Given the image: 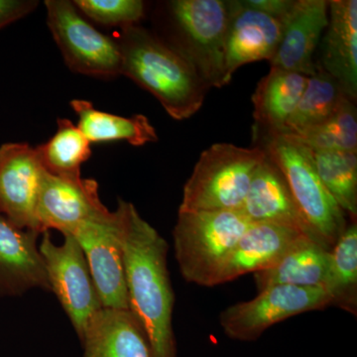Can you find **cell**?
Instances as JSON below:
<instances>
[{
    "label": "cell",
    "mask_w": 357,
    "mask_h": 357,
    "mask_svg": "<svg viewBox=\"0 0 357 357\" xmlns=\"http://www.w3.org/2000/svg\"><path fill=\"white\" fill-rule=\"evenodd\" d=\"M116 210L129 310L142 326L152 357H177L168 243L133 204L119 199Z\"/></svg>",
    "instance_id": "1"
},
{
    "label": "cell",
    "mask_w": 357,
    "mask_h": 357,
    "mask_svg": "<svg viewBox=\"0 0 357 357\" xmlns=\"http://www.w3.org/2000/svg\"><path fill=\"white\" fill-rule=\"evenodd\" d=\"M116 42L122 76L152 93L172 119L184 121L201 109L210 88L171 45L139 25L121 29Z\"/></svg>",
    "instance_id": "2"
},
{
    "label": "cell",
    "mask_w": 357,
    "mask_h": 357,
    "mask_svg": "<svg viewBox=\"0 0 357 357\" xmlns=\"http://www.w3.org/2000/svg\"><path fill=\"white\" fill-rule=\"evenodd\" d=\"M164 40L195 68L208 88L225 84V41L229 1L173 0L167 2Z\"/></svg>",
    "instance_id": "3"
},
{
    "label": "cell",
    "mask_w": 357,
    "mask_h": 357,
    "mask_svg": "<svg viewBox=\"0 0 357 357\" xmlns=\"http://www.w3.org/2000/svg\"><path fill=\"white\" fill-rule=\"evenodd\" d=\"M249 225L239 211H178L174 249L183 278L203 287L217 286L223 266Z\"/></svg>",
    "instance_id": "4"
},
{
    "label": "cell",
    "mask_w": 357,
    "mask_h": 357,
    "mask_svg": "<svg viewBox=\"0 0 357 357\" xmlns=\"http://www.w3.org/2000/svg\"><path fill=\"white\" fill-rule=\"evenodd\" d=\"M264 148L218 143L204 150L183 191L178 211H239Z\"/></svg>",
    "instance_id": "5"
},
{
    "label": "cell",
    "mask_w": 357,
    "mask_h": 357,
    "mask_svg": "<svg viewBox=\"0 0 357 357\" xmlns=\"http://www.w3.org/2000/svg\"><path fill=\"white\" fill-rule=\"evenodd\" d=\"M267 138L265 152L283 174L312 234L332 249L349 225L347 215L321 183L311 150L288 134Z\"/></svg>",
    "instance_id": "6"
},
{
    "label": "cell",
    "mask_w": 357,
    "mask_h": 357,
    "mask_svg": "<svg viewBox=\"0 0 357 357\" xmlns=\"http://www.w3.org/2000/svg\"><path fill=\"white\" fill-rule=\"evenodd\" d=\"M47 23L65 63L84 76L112 79L121 75L116 40L96 30L68 0H47Z\"/></svg>",
    "instance_id": "7"
},
{
    "label": "cell",
    "mask_w": 357,
    "mask_h": 357,
    "mask_svg": "<svg viewBox=\"0 0 357 357\" xmlns=\"http://www.w3.org/2000/svg\"><path fill=\"white\" fill-rule=\"evenodd\" d=\"M42 236L39 251L50 290L58 298L81 340L89 319L102 307L86 256L70 234H65L61 245L53 243L49 231Z\"/></svg>",
    "instance_id": "8"
},
{
    "label": "cell",
    "mask_w": 357,
    "mask_h": 357,
    "mask_svg": "<svg viewBox=\"0 0 357 357\" xmlns=\"http://www.w3.org/2000/svg\"><path fill=\"white\" fill-rule=\"evenodd\" d=\"M330 306L331 299L325 289L274 285L259 291L255 299L223 310L220 324L231 340L253 342L280 321Z\"/></svg>",
    "instance_id": "9"
},
{
    "label": "cell",
    "mask_w": 357,
    "mask_h": 357,
    "mask_svg": "<svg viewBox=\"0 0 357 357\" xmlns=\"http://www.w3.org/2000/svg\"><path fill=\"white\" fill-rule=\"evenodd\" d=\"M112 215L98 194V184L93 178H65L44 171L36 206V218L41 234L50 229L73 234L86 222H98Z\"/></svg>",
    "instance_id": "10"
},
{
    "label": "cell",
    "mask_w": 357,
    "mask_h": 357,
    "mask_svg": "<svg viewBox=\"0 0 357 357\" xmlns=\"http://www.w3.org/2000/svg\"><path fill=\"white\" fill-rule=\"evenodd\" d=\"M70 236L83 249L102 306L129 310L119 211L107 220L82 223Z\"/></svg>",
    "instance_id": "11"
},
{
    "label": "cell",
    "mask_w": 357,
    "mask_h": 357,
    "mask_svg": "<svg viewBox=\"0 0 357 357\" xmlns=\"http://www.w3.org/2000/svg\"><path fill=\"white\" fill-rule=\"evenodd\" d=\"M44 171L36 147L27 143L0 146V213L20 229L40 234L36 206Z\"/></svg>",
    "instance_id": "12"
},
{
    "label": "cell",
    "mask_w": 357,
    "mask_h": 357,
    "mask_svg": "<svg viewBox=\"0 0 357 357\" xmlns=\"http://www.w3.org/2000/svg\"><path fill=\"white\" fill-rule=\"evenodd\" d=\"M229 21L225 41V84L239 68L271 60L278 49L283 23L267 14L244 6L241 0L229 1Z\"/></svg>",
    "instance_id": "13"
},
{
    "label": "cell",
    "mask_w": 357,
    "mask_h": 357,
    "mask_svg": "<svg viewBox=\"0 0 357 357\" xmlns=\"http://www.w3.org/2000/svg\"><path fill=\"white\" fill-rule=\"evenodd\" d=\"M328 23V1L298 0L283 23L278 49L270 60L271 68L310 77L317 70L314 55Z\"/></svg>",
    "instance_id": "14"
},
{
    "label": "cell",
    "mask_w": 357,
    "mask_h": 357,
    "mask_svg": "<svg viewBox=\"0 0 357 357\" xmlns=\"http://www.w3.org/2000/svg\"><path fill=\"white\" fill-rule=\"evenodd\" d=\"M0 213V296H20L33 288L51 291L38 237Z\"/></svg>",
    "instance_id": "15"
},
{
    "label": "cell",
    "mask_w": 357,
    "mask_h": 357,
    "mask_svg": "<svg viewBox=\"0 0 357 357\" xmlns=\"http://www.w3.org/2000/svg\"><path fill=\"white\" fill-rule=\"evenodd\" d=\"M306 237L310 236L287 225L250 223L223 266L218 285L273 266Z\"/></svg>",
    "instance_id": "16"
},
{
    "label": "cell",
    "mask_w": 357,
    "mask_h": 357,
    "mask_svg": "<svg viewBox=\"0 0 357 357\" xmlns=\"http://www.w3.org/2000/svg\"><path fill=\"white\" fill-rule=\"evenodd\" d=\"M319 65L335 77L345 95L357 98V1H328V23L321 43Z\"/></svg>",
    "instance_id": "17"
},
{
    "label": "cell",
    "mask_w": 357,
    "mask_h": 357,
    "mask_svg": "<svg viewBox=\"0 0 357 357\" xmlns=\"http://www.w3.org/2000/svg\"><path fill=\"white\" fill-rule=\"evenodd\" d=\"M239 211L250 223L287 225L319 241L303 218L283 174L268 156L256 170Z\"/></svg>",
    "instance_id": "18"
},
{
    "label": "cell",
    "mask_w": 357,
    "mask_h": 357,
    "mask_svg": "<svg viewBox=\"0 0 357 357\" xmlns=\"http://www.w3.org/2000/svg\"><path fill=\"white\" fill-rule=\"evenodd\" d=\"M83 357H152L142 326L130 310L102 307L81 340Z\"/></svg>",
    "instance_id": "19"
},
{
    "label": "cell",
    "mask_w": 357,
    "mask_h": 357,
    "mask_svg": "<svg viewBox=\"0 0 357 357\" xmlns=\"http://www.w3.org/2000/svg\"><path fill=\"white\" fill-rule=\"evenodd\" d=\"M307 77L299 73L271 68L258 83L252 96L256 123L267 132V137L285 134L303 93Z\"/></svg>",
    "instance_id": "20"
},
{
    "label": "cell",
    "mask_w": 357,
    "mask_h": 357,
    "mask_svg": "<svg viewBox=\"0 0 357 357\" xmlns=\"http://www.w3.org/2000/svg\"><path fill=\"white\" fill-rule=\"evenodd\" d=\"M331 251L332 249L310 237L302 239L273 266L255 273L258 291L274 285L324 289Z\"/></svg>",
    "instance_id": "21"
},
{
    "label": "cell",
    "mask_w": 357,
    "mask_h": 357,
    "mask_svg": "<svg viewBox=\"0 0 357 357\" xmlns=\"http://www.w3.org/2000/svg\"><path fill=\"white\" fill-rule=\"evenodd\" d=\"M70 107L79 117L77 128L89 143L126 141L133 146H142L158 140L156 130L145 115L119 116L100 112L84 100H72Z\"/></svg>",
    "instance_id": "22"
},
{
    "label": "cell",
    "mask_w": 357,
    "mask_h": 357,
    "mask_svg": "<svg viewBox=\"0 0 357 357\" xmlns=\"http://www.w3.org/2000/svg\"><path fill=\"white\" fill-rule=\"evenodd\" d=\"M347 98L337 79L318 64L314 74L307 77L306 89L289 119L285 134L301 135L318 126L335 114Z\"/></svg>",
    "instance_id": "23"
},
{
    "label": "cell",
    "mask_w": 357,
    "mask_h": 357,
    "mask_svg": "<svg viewBox=\"0 0 357 357\" xmlns=\"http://www.w3.org/2000/svg\"><path fill=\"white\" fill-rule=\"evenodd\" d=\"M331 306L357 314V225H347L331 251V262L325 284Z\"/></svg>",
    "instance_id": "24"
},
{
    "label": "cell",
    "mask_w": 357,
    "mask_h": 357,
    "mask_svg": "<svg viewBox=\"0 0 357 357\" xmlns=\"http://www.w3.org/2000/svg\"><path fill=\"white\" fill-rule=\"evenodd\" d=\"M36 149L45 171L72 180L82 178V165L91 156V143L67 119H59L56 133Z\"/></svg>",
    "instance_id": "25"
},
{
    "label": "cell",
    "mask_w": 357,
    "mask_h": 357,
    "mask_svg": "<svg viewBox=\"0 0 357 357\" xmlns=\"http://www.w3.org/2000/svg\"><path fill=\"white\" fill-rule=\"evenodd\" d=\"M311 152L321 183L345 215L352 222H356L357 153L314 150Z\"/></svg>",
    "instance_id": "26"
},
{
    "label": "cell",
    "mask_w": 357,
    "mask_h": 357,
    "mask_svg": "<svg viewBox=\"0 0 357 357\" xmlns=\"http://www.w3.org/2000/svg\"><path fill=\"white\" fill-rule=\"evenodd\" d=\"M294 137L314 151L357 153V114L354 100L345 98L325 121Z\"/></svg>",
    "instance_id": "27"
},
{
    "label": "cell",
    "mask_w": 357,
    "mask_h": 357,
    "mask_svg": "<svg viewBox=\"0 0 357 357\" xmlns=\"http://www.w3.org/2000/svg\"><path fill=\"white\" fill-rule=\"evenodd\" d=\"M73 3L98 24L121 29L138 25L145 16V2L141 0H77Z\"/></svg>",
    "instance_id": "28"
},
{
    "label": "cell",
    "mask_w": 357,
    "mask_h": 357,
    "mask_svg": "<svg viewBox=\"0 0 357 357\" xmlns=\"http://www.w3.org/2000/svg\"><path fill=\"white\" fill-rule=\"evenodd\" d=\"M244 6L276 18L282 23L292 13L296 1L293 0H241Z\"/></svg>",
    "instance_id": "29"
},
{
    "label": "cell",
    "mask_w": 357,
    "mask_h": 357,
    "mask_svg": "<svg viewBox=\"0 0 357 357\" xmlns=\"http://www.w3.org/2000/svg\"><path fill=\"white\" fill-rule=\"evenodd\" d=\"M38 3L34 0H0V29L31 13Z\"/></svg>",
    "instance_id": "30"
}]
</instances>
